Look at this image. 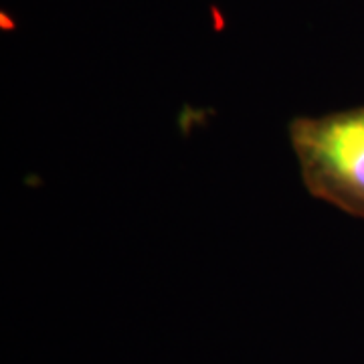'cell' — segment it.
<instances>
[{
  "label": "cell",
  "instance_id": "1",
  "mask_svg": "<svg viewBox=\"0 0 364 364\" xmlns=\"http://www.w3.org/2000/svg\"><path fill=\"white\" fill-rule=\"evenodd\" d=\"M289 142L306 188L364 217V107L298 117L289 124Z\"/></svg>",
  "mask_w": 364,
  "mask_h": 364
}]
</instances>
